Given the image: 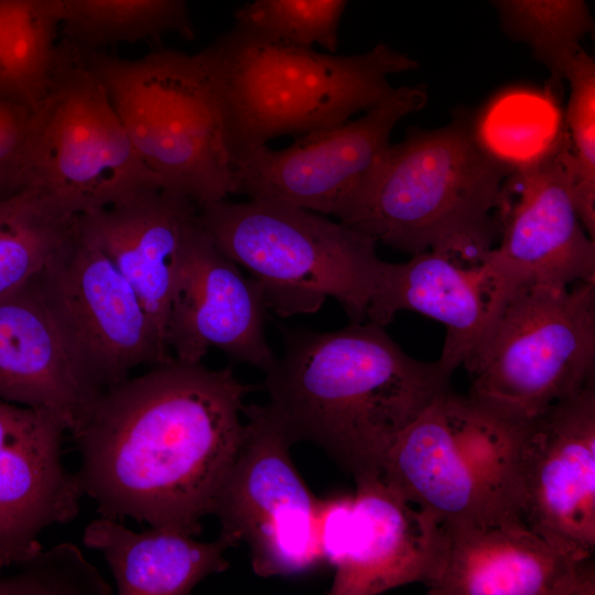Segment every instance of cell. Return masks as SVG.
Masks as SVG:
<instances>
[{
  "mask_svg": "<svg viewBox=\"0 0 595 595\" xmlns=\"http://www.w3.org/2000/svg\"><path fill=\"white\" fill-rule=\"evenodd\" d=\"M252 390L231 367L174 357L105 389L71 432L84 496L101 517L198 536L240 444Z\"/></svg>",
  "mask_w": 595,
  "mask_h": 595,
  "instance_id": "1",
  "label": "cell"
},
{
  "mask_svg": "<svg viewBox=\"0 0 595 595\" xmlns=\"http://www.w3.org/2000/svg\"><path fill=\"white\" fill-rule=\"evenodd\" d=\"M266 404L291 443L324 450L356 484L379 478L401 434L448 389L439 361L408 356L385 326L284 332V353L264 371Z\"/></svg>",
  "mask_w": 595,
  "mask_h": 595,
  "instance_id": "2",
  "label": "cell"
},
{
  "mask_svg": "<svg viewBox=\"0 0 595 595\" xmlns=\"http://www.w3.org/2000/svg\"><path fill=\"white\" fill-rule=\"evenodd\" d=\"M511 171L467 119H455L390 143L337 218L412 256L435 251L478 261L498 236Z\"/></svg>",
  "mask_w": 595,
  "mask_h": 595,
  "instance_id": "3",
  "label": "cell"
},
{
  "mask_svg": "<svg viewBox=\"0 0 595 595\" xmlns=\"http://www.w3.org/2000/svg\"><path fill=\"white\" fill-rule=\"evenodd\" d=\"M197 55L220 99L235 170L272 139L335 127L366 111L393 90L390 75L419 66L383 43L335 55L238 22Z\"/></svg>",
  "mask_w": 595,
  "mask_h": 595,
  "instance_id": "4",
  "label": "cell"
},
{
  "mask_svg": "<svg viewBox=\"0 0 595 595\" xmlns=\"http://www.w3.org/2000/svg\"><path fill=\"white\" fill-rule=\"evenodd\" d=\"M216 246L245 268L281 317L317 312L335 299L351 323L366 320L383 263L377 242L324 215L269 199H221L199 207Z\"/></svg>",
  "mask_w": 595,
  "mask_h": 595,
  "instance_id": "5",
  "label": "cell"
},
{
  "mask_svg": "<svg viewBox=\"0 0 595 595\" xmlns=\"http://www.w3.org/2000/svg\"><path fill=\"white\" fill-rule=\"evenodd\" d=\"M78 50L163 188L188 196L198 207L236 194L220 99L197 53L158 48L128 60Z\"/></svg>",
  "mask_w": 595,
  "mask_h": 595,
  "instance_id": "6",
  "label": "cell"
},
{
  "mask_svg": "<svg viewBox=\"0 0 595 595\" xmlns=\"http://www.w3.org/2000/svg\"><path fill=\"white\" fill-rule=\"evenodd\" d=\"M522 423L450 387L401 434L380 478L442 526L524 523Z\"/></svg>",
  "mask_w": 595,
  "mask_h": 595,
  "instance_id": "7",
  "label": "cell"
},
{
  "mask_svg": "<svg viewBox=\"0 0 595 595\" xmlns=\"http://www.w3.org/2000/svg\"><path fill=\"white\" fill-rule=\"evenodd\" d=\"M25 187L72 219L162 187L79 50L64 39L33 111Z\"/></svg>",
  "mask_w": 595,
  "mask_h": 595,
  "instance_id": "8",
  "label": "cell"
},
{
  "mask_svg": "<svg viewBox=\"0 0 595 595\" xmlns=\"http://www.w3.org/2000/svg\"><path fill=\"white\" fill-rule=\"evenodd\" d=\"M468 396L529 420L595 382V281L517 290L465 366Z\"/></svg>",
  "mask_w": 595,
  "mask_h": 595,
  "instance_id": "9",
  "label": "cell"
},
{
  "mask_svg": "<svg viewBox=\"0 0 595 595\" xmlns=\"http://www.w3.org/2000/svg\"><path fill=\"white\" fill-rule=\"evenodd\" d=\"M244 432L217 493L219 537L246 542L262 577L302 573L323 561L317 533L320 499L298 473L291 441L266 404L242 407Z\"/></svg>",
  "mask_w": 595,
  "mask_h": 595,
  "instance_id": "10",
  "label": "cell"
},
{
  "mask_svg": "<svg viewBox=\"0 0 595 595\" xmlns=\"http://www.w3.org/2000/svg\"><path fill=\"white\" fill-rule=\"evenodd\" d=\"M35 282L99 392L129 378L141 365L152 367L173 358L132 285L75 219Z\"/></svg>",
  "mask_w": 595,
  "mask_h": 595,
  "instance_id": "11",
  "label": "cell"
},
{
  "mask_svg": "<svg viewBox=\"0 0 595 595\" xmlns=\"http://www.w3.org/2000/svg\"><path fill=\"white\" fill-rule=\"evenodd\" d=\"M498 246L482 257L517 291L595 281V241L577 210L564 127L551 149L506 180Z\"/></svg>",
  "mask_w": 595,
  "mask_h": 595,
  "instance_id": "12",
  "label": "cell"
},
{
  "mask_svg": "<svg viewBox=\"0 0 595 595\" xmlns=\"http://www.w3.org/2000/svg\"><path fill=\"white\" fill-rule=\"evenodd\" d=\"M426 99L423 85L394 87L356 120L296 137L281 150L262 145L236 164V194L337 217L390 144L394 126Z\"/></svg>",
  "mask_w": 595,
  "mask_h": 595,
  "instance_id": "13",
  "label": "cell"
},
{
  "mask_svg": "<svg viewBox=\"0 0 595 595\" xmlns=\"http://www.w3.org/2000/svg\"><path fill=\"white\" fill-rule=\"evenodd\" d=\"M526 526L554 547L595 549V382L523 421L517 456Z\"/></svg>",
  "mask_w": 595,
  "mask_h": 595,
  "instance_id": "14",
  "label": "cell"
},
{
  "mask_svg": "<svg viewBox=\"0 0 595 595\" xmlns=\"http://www.w3.org/2000/svg\"><path fill=\"white\" fill-rule=\"evenodd\" d=\"M267 310L257 282L216 246L197 217L166 318L165 338L173 357L201 363L214 347L264 372L275 358L264 335Z\"/></svg>",
  "mask_w": 595,
  "mask_h": 595,
  "instance_id": "15",
  "label": "cell"
},
{
  "mask_svg": "<svg viewBox=\"0 0 595 595\" xmlns=\"http://www.w3.org/2000/svg\"><path fill=\"white\" fill-rule=\"evenodd\" d=\"M65 421L0 399V573L41 552V532L79 513L76 472L63 464Z\"/></svg>",
  "mask_w": 595,
  "mask_h": 595,
  "instance_id": "16",
  "label": "cell"
},
{
  "mask_svg": "<svg viewBox=\"0 0 595 595\" xmlns=\"http://www.w3.org/2000/svg\"><path fill=\"white\" fill-rule=\"evenodd\" d=\"M515 292L483 257L464 261L425 251L404 262L383 261L366 320L386 326L411 311L443 324L437 361L452 375L473 359Z\"/></svg>",
  "mask_w": 595,
  "mask_h": 595,
  "instance_id": "17",
  "label": "cell"
},
{
  "mask_svg": "<svg viewBox=\"0 0 595 595\" xmlns=\"http://www.w3.org/2000/svg\"><path fill=\"white\" fill-rule=\"evenodd\" d=\"M444 562L429 595H594L593 558L563 551L524 523L442 526Z\"/></svg>",
  "mask_w": 595,
  "mask_h": 595,
  "instance_id": "18",
  "label": "cell"
},
{
  "mask_svg": "<svg viewBox=\"0 0 595 595\" xmlns=\"http://www.w3.org/2000/svg\"><path fill=\"white\" fill-rule=\"evenodd\" d=\"M442 524L379 478L356 484L347 549L331 595H376L421 582L429 586L445 556Z\"/></svg>",
  "mask_w": 595,
  "mask_h": 595,
  "instance_id": "19",
  "label": "cell"
},
{
  "mask_svg": "<svg viewBox=\"0 0 595 595\" xmlns=\"http://www.w3.org/2000/svg\"><path fill=\"white\" fill-rule=\"evenodd\" d=\"M198 212L188 196L159 187L75 218L132 285L165 342L173 289Z\"/></svg>",
  "mask_w": 595,
  "mask_h": 595,
  "instance_id": "20",
  "label": "cell"
},
{
  "mask_svg": "<svg viewBox=\"0 0 595 595\" xmlns=\"http://www.w3.org/2000/svg\"><path fill=\"white\" fill-rule=\"evenodd\" d=\"M100 393L68 347L35 278L0 299V399L51 410L71 433Z\"/></svg>",
  "mask_w": 595,
  "mask_h": 595,
  "instance_id": "21",
  "label": "cell"
},
{
  "mask_svg": "<svg viewBox=\"0 0 595 595\" xmlns=\"http://www.w3.org/2000/svg\"><path fill=\"white\" fill-rule=\"evenodd\" d=\"M83 543L102 554L120 595L190 594L229 567L224 552L232 547L221 537L203 542L167 528L136 532L101 516L85 527Z\"/></svg>",
  "mask_w": 595,
  "mask_h": 595,
  "instance_id": "22",
  "label": "cell"
},
{
  "mask_svg": "<svg viewBox=\"0 0 595 595\" xmlns=\"http://www.w3.org/2000/svg\"><path fill=\"white\" fill-rule=\"evenodd\" d=\"M61 28L56 0H0V98L35 109L51 85Z\"/></svg>",
  "mask_w": 595,
  "mask_h": 595,
  "instance_id": "23",
  "label": "cell"
},
{
  "mask_svg": "<svg viewBox=\"0 0 595 595\" xmlns=\"http://www.w3.org/2000/svg\"><path fill=\"white\" fill-rule=\"evenodd\" d=\"M63 39L80 50L176 33L195 37L186 0H56Z\"/></svg>",
  "mask_w": 595,
  "mask_h": 595,
  "instance_id": "24",
  "label": "cell"
},
{
  "mask_svg": "<svg viewBox=\"0 0 595 595\" xmlns=\"http://www.w3.org/2000/svg\"><path fill=\"white\" fill-rule=\"evenodd\" d=\"M74 219L32 187L0 196V299L44 269Z\"/></svg>",
  "mask_w": 595,
  "mask_h": 595,
  "instance_id": "25",
  "label": "cell"
},
{
  "mask_svg": "<svg viewBox=\"0 0 595 595\" xmlns=\"http://www.w3.org/2000/svg\"><path fill=\"white\" fill-rule=\"evenodd\" d=\"M509 31L524 41L558 86L593 30L586 0H495Z\"/></svg>",
  "mask_w": 595,
  "mask_h": 595,
  "instance_id": "26",
  "label": "cell"
},
{
  "mask_svg": "<svg viewBox=\"0 0 595 595\" xmlns=\"http://www.w3.org/2000/svg\"><path fill=\"white\" fill-rule=\"evenodd\" d=\"M564 80L570 96L565 129L571 147V171L580 218L595 238V63L584 50L569 62Z\"/></svg>",
  "mask_w": 595,
  "mask_h": 595,
  "instance_id": "27",
  "label": "cell"
},
{
  "mask_svg": "<svg viewBox=\"0 0 595 595\" xmlns=\"http://www.w3.org/2000/svg\"><path fill=\"white\" fill-rule=\"evenodd\" d=\"M348 0H252L235 13V22L295 44L320 45L334 53Z\"/></svg>",
  "mask_w": 595,
  "mask_h": 595,
  "instance_id": "28",
  "label": "cell"
},
{
  "mask_svg": "<svg viewBox=\"0 0 595 595\" xmlns=\"http://www.w3.org/2000/svg\"><path fill=\"white\" fill-rule=\"evenodd\" d=\"M2 576L0 595H109L111 586L77 545L63 542L18 565Z\"/></svg>",
  "mask_w": 595,
  "mask_h": 595,
  "instance_id": "29",
  "label": "cell"
},
{
  "mask_svg": "<svg viewBox=\"0 0 595 595\" xmlns=\"http://www.w3.org/2000/svg\"><path fill=\"white\" fill-rule=\"evenodd\" d=\"M33 111L0 98V196L25 187Z\"/></svg>",
  "mask_w": 595,
  "mask_h": 595,
  "instance_id": "30",
  "label": "cell"
},
{
  "mask_svg": "<svg viewBox=\"0 0 595 595\" xmlns=\"http://www.w3.org/2000/svg\"><path fill=\"white\" fill-rule=\"evenodd\" d=\"M353 517V495L320 499L317 533L323 561L334 569L343 561Z\"/></svg>",
  "mask_w": 595,
  "mask_h": 595,
  "instance_id": "31",
  "label": "cell"
}]
</instances>
